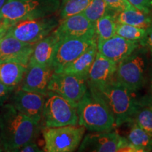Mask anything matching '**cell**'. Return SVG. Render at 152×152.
Listing matches in <instances>:
<instances>
[{"label": "cell", "mask_w": 152, "mask_h": 152, "mask_svg": "<svg viewBox=\"0 0 152 152\" xmlns=\"http://www.w3.org/2000/svg\"><path fill=\"white\" fill-rule=\"evenodd\" d=\"M92 0H63L60 4V20L73 15L80 14Z\"/></svg>", "instance_id": "25"}, {"label": "cell", "mask_w": 152, "mask_h": 152, "mask_svg": "<svg viewBox=\"0 0 152 152\" xmlns=\"http://www.w3.org/2000/svg\"><path fill=\"white\" fill-rule=\"evenodd\" d=\"M97 52V42L92 45L81 55L66 66L61 73L73 74L87 79V75Z\"/></svg>", "instance_id": "19"}, {"label": "cell", "mask_w": 152, "mask_h": 152, "mask_svg": "<svg viewBox=\"0 0 152 152\" xmlns=\"http://www.w3.org/2000/svg\"><path fill=\"white\" fill-rule=\"evenodd\" d=\"M147 29L135 27L127 24L118 23L116 27V34L125 39L132 41L140 42L145 35Z\"/></svg>", "instance_id": "27"}, {"label": "cell", "mask_w": 152, "mask_h": 152, "mask_svg": "<svg viewBox=\"0 0 152 152\" xmlns=\"http://www.w3.org/2000/svg\"><path fill=\"white\" fill-rule=\"evenodd\" d=\"M0 151H2V149H1V140H0Z\"/></svg>", "instance_id": "36"}, {"label": "cell", "mask_w": 152, "mask_h": 152, "mask_svg": "<svg viewBox=\"0 0 152 152\" xmlns=\"http://www.w3.org/2000/svg\"><path fill=\"white\" fill-rule=\"evenodd\" d=\"M133 121L152 135V104L145 97L139 99Z\"/></svg>", "instance_id": "23"}, {"label": "cell", "mask_w": 152, "mask_h": 152, "mask_svg": "<svg viewBox=\"0 0 152 152\" xmlns=\"http://www.w3.org/2000/svg\"><path fill=\"white\" fill-rule=\"evenodd\" d=\"M140 46L149 49L152 48V23L151 26L147 29L145 35L142 39L139 42Z\"/></svg>", "instance_id": "32"}, {"label": "cell", "mask_w": 152, "mask_h": 152, "mask_svg": "<svg viewBox=\"0 0 152 152\" xmlns=\"http://www.w3.org/2000/svg\"><path fill=\"white\" fill-rule=\"evenodd\" d=\"M109 11H111L104 0H92L82 14L94 24L98 19L108 14Z\"/></svg>", "instance_id": "26"}, {"label": "cell", "mask_w": 152, "mask_h": 152, "mask_svg": "<svg viewBox=\"0 0 152 152\" xmlns=\"http://www.w3.org/2000/svg\"><path fill=\"white\" fill-rule=\"evenodd\" d=\"M139 47V42L129 40L117 34L109 39L97 41L98 52L117 64L130 55Z\"/></svg>", "instance_id": "15"}, {"label": "cell", "mask_w": 152, "mask_h": 152, "mask_svg": "<svg viewBox=\"0 0 152 152\" xmlns=\"http://www.w3.org/2000/svg\"><path fill=\"white\" fill-rule=\"evenodd\" d=\"M78 125L90 132H103L115 128V118L109 107L97 93L90 88L77 102Z\"/></svg>", "instance_id": "2"}, {"label": "cell", "mask_w": 152, "mask_h": 152, "mask_svg": "<svg viewBox=\"0 0 152 152\" xmlns=\"http://www.w3.org/2000/svg\"><path fill=\"white\" fill-rule=\"evenodd\" d=\"M128 140L132 145L137 148L140 152L152 151V135L140 128L134 121H132Z\"/></svg>", "instance_id": "22"}, {"label": "cell", "mask_w": 152, "mask_h": 152, "mask_svg": "<svg viewBox=\"0 0 152 152\" xmlns=\"http://www.w3.org/2000/svg\"><path fill=\"white\" fill-rule=\"evenodd\" d=\"M77 105L56 93L48 91L45 96L42 120L44 128L78 125Z\"/></svg>", "instance_id": "6"}, {"label": "cell", "mask_w": 152, "mask_h": 152, "mask_svg": "<svg viewBox=\"0 0 152 152\" xmlns=\"http://www.w3.org/2000/svg\"><path fill=\"white\" fill-rule=\"evenodd\" d=\"M117 21L114 14L108 13L94 23L95 35L97 41L109 39L116 34Z\"/></svg>", "instance_id": "24"}, {"label": "cell", "mask_w": 152, "mask_h": 152, "mask_svg": "<svg viewBox=\"0 0 152 152\" xmlns=\"http://www.w3.org/2000/svg\"><path fill=\"white\" fill-rule=\"evenodd\" d=\"M0 20H1V19H0ZM10 27V24L7 23L1 20V21H0V41H1V39L4 37V36L7 33L8 30Z\"/></svg>", "instance_id": "34"}, {"label": "cell", "mask_w": 152, "mask_h": 152, "mask_svg": "<svg viewBox=\"0 0 152 152\" xmlns=\"http://www.w3.org/2000/svg\"><path fill=\"white\" fill-rule=\"evenodd\" d=\"M39 123L15 109L11 103L0 108V140L2 151L16 152L28 142L34 141Z\"/></svg>", "instance_id": "1"}, {"label": "cell", "mask_w": 152, "mask_h": 152, "mask_svg": "<svg viewBox=\"0 0 152 152\" xmlns=\"http://www.w3.org/2000/svg\"><path fill=\"white\" fill-rule=\"evenodd\" d=\"M85 128L80 125L45 128L42 135L46 152H73L78 149L84 137Z\"/></svg>", "instance_id": "7"}, {"label": "cell", "mask_w": 152, "mask_h": 152, "mask_svg": "<svg viewBox=\"0 0 152 152\" xmlns=\"http://www.w3.org/2000/svg\"><path fill=\"white\" fill-rule=\"evenodd\" d=\"M148 87V94L144 97L147 99L152 104V54H151V57L149 58L147 72V80H146V84Z\"/></svg>", "instance_id": "30"}, {"label": "cell", "mask_w": 152, "mask_h": 152, "mask_svg": "<svg viewBox=\"0 0 152 152\" xmlns=\"http://www.w3.org/2000/svg\"><path fill=\"white\" fill-rule=\"evenodd\" d=\"M16 151L19 152H42L44 150H42L37 146V144L34 141H31L25 144L20 148L16 150Z\"/></svg>", "instance_id": "33"}, {"label": "cell", "mask_w": 152, "mask_h": 152, "mask_svg": "<svg viewBox=\"0 0 152 152\" xmlns=\"http://www.w3.org/2000/svg\"><path fill=\"white\" fill-rule=\"evenodd\" d=\"M59 39V36L54 30L41 40L35 43L28 64L52 66Z\"/></svg>", "instance_id": "18"}, {"label": "cell", "mask_w": 152, "mask_h": 152, "mask_svg": "<svg viewBox=\"0 0 152 152\" xmlns=\"http://www.w3.org/2000/svg\"><path fill=\"white\" fill-rule=\"evenodd\" d=\"M14 89H16V87H8L0 83V107L9 99Z\"/></svg>", "instance_id": "31"}, {"label": "cell", "mask_w": 152, "mask_h": 152, "mask_svg": "<svg viewBox=\"0 0 152 152\" xmlns=\"http://www.w3.org/2000/svg\"><path fill=\"white\" fill-rule=\"evenodd\" d=\"M59 0H7L0 19L11 26L20 20L52 16L59 9Z\"/></svg>", "instance_id": "4"}, {"label": "cell", "mask_w": 152, "mask_h": 152, "mask_svg": "<svg viewBox=\"0 0 152 152\" xmlns=\"http://www.w3.org/2000/svg\"><path fill=\"white\" fill-rule=\"evenodd\" d=\"M114 16L117 23H119L130 25L145 29H147L152 23L150 14L139 10L133 6L128 9L114 13Z\"/></svg>", "instance_id": "20"}, {"label": "cell", "mask_w": 152, "mask_h": 152, "mask_svg": "<svg viewBox=\"0 0 152 152\" xmlns=\"http://www.w3.org/2000/svg\"><path fill=\"white\" fill-rule=\"evenodd\" d=\"M150 16H151V18H152V10L151 11V12H150Z\"/></svg>", "instance_id": "38"}, {"label": "cell", "mask_w": 152, "mask_h": 152, "mask_svg": "<svg viewBox=\"0 0 152 152\" xmlns=\"http://www.w3.org/2000/svg\"><path fill=\"white\" fill-rule=\"evenodd\" d=\"M59 38L64 37H95L94 24L82 13L69 16L60 20L55 29Z\"/></svg>", "instance_id": "14"}, {"label": "cell", "mask_w": 152, "mask_h": 152, "mask_svg": "<svg viewBox=\"0 0 152 152\" xmlns=\"http://www.w3.org/2000/svg\"><path fill=\"white\" fill-rule=\"evenodd\" d=\"M7 0H0V11L2 9V7H4V5L5 4V3L7 2Z\"/></svg>", "instance_id": "35"}, {"label": "cell", "mask_w": 152, "mask_h": 152, "mask_svg": "<svg viewBox=\"0 0 152 152\" xmlns=\"http://www.w3.org/2000/svg\"><path fill=\"white\" fill-rule=\"evenodd\" d=\"M128 1L139 10L150 14L152 10V0H128Z\"/></svg>", "instance_id": "29"}, {"label": "cell", "mask_w": 152, "mask_h": 152, "mask_svg": "<svg viewBox=\"0 0 152 152\" xmlns=\"http://www.w3.org/2000/svg\"><path fill=\"white\" fill-rule=\"evenodd\" d=\"M0 21H1V20H0Z\"/></svg>", "instance_id": "39"}, {"label": "cell", "mask_w": 152, "mask_h": 152, "mask_svg": "<svg viewBox=\"0 0 152 152\" xmlns=\"http://www.w3.org/2000/svg\"><path fill=\"white\" fill-rule=\"evenodd\" d=\"M11 104L17 111L38 123L41 122L45 95L18 87L11 94Z\"/></svg>", "instance_id": "12"}, {"label": "cell", "mask_w": 152, "mask_h": 152, "mask_svg": "<svg viewBox=\"0 0 152 152\" xmlns=\"http://www.w3.org/2000/svg\"><path fill=\"white\" fill-rule=\"evenodd\" d=\"M27 66L13 62L0 63V83L16 87L21 83Z\"/></svg>", "instance_id": "21"}, {"label": "cell", "mask_w": 152, "mask_h": 152, "mask_svg": "<svg viewBox=\"0 0 152 152\" xmlns=\"http://www.w3.org/2000/svg\"><path fill=\"white\" fill-rule=\"evenodd\" d=\"M148 51H149V52L151 53V54H152V48L149 49H148Z\"/></svg>", "instance_id": "37"}, {"label": "cell", "mask_w": 152, "mask_h": 152, "mask_svg": "<svg viewBox=\"0 0 152 152\" xmlns=\"http://www.w3.org/2000/svg\"><path fill=\"white\" fill-rule=\"evenodd\" d=\"M59 22L54 16L20 20L11 25L7 34L23 42L35 44L54 31Z\"/></svg>", "instance_id": "9"}, {"label": "cell", "mask_w": 152, "mask_h": 152, "mask_svg": "<svg viewBox=\"0 0 152 152\" xmlns=\"http://www.w3.org/2000/svg\"><path fill=\"white\" fill-rule=\"evenodd\" d=\"M86 134L78 147V151L140 152L127 138L112 130L91 132Z\"/></svg>", "instance_id": "8"}, {"label": "cell", "mask_w": 152, "mask_h": 152, "mask_svg": "<svg viewBox=\"0 0 152 152\" xmlns=\"http://www.w3.org/2000/svg\"><path fill=\"white\" fill-rule=\"evenodd\" d=\"M111 12L116 13L132 7L128 0H104Z\"/></svg>", "instance_id": "28"}, {"label": "cell", "mask_w": 152, "mask_h": 152, "mask_svg": "<svg viewBox=\"0 0 152 152\" xmlns=\"http://www.w3.org/2000/svg\"><path fill=\"white\" fill-rule=\"evenodd\" d=\"M53 73L54 70L52 66L28 64L20 87L24 90L46 96L49 91V80Z\"/></svg>", "instance_id": "16"}, {"label": "cell", "mask_w": 152, "mask_h": 152, "mask_svg": "<svg viewBox=\"0 0 152 152\" xmlns=\"http://www.w3.org/2000/svg\"><path fill=\"white\" fill-rule=\"evenodd\" d=\"M117 64L97 51L87 77V87L96 88L109 83L114 78Z\"/></svg>", "instance_id": "17"}, {"label": "cell", "mask_w": 152, "mask_h": 152, "mask_svg": "<svg viewBox=\"0 0 152 152\" xmlns=\"http://www.w3.org/2000/svg\"><path fill=\"white\" fill-rule=\"evenodd\" d=\"M96 42H97L96 37L61 38L57 45L52 64L54 73H61L68 64Z\"/></svg>", "instance_id": "10"}, {"label": "cell", "mask_w": 152, "mask_h": 152, "mask_svg": "<svg viewBox=\"0 0 152 152\" xmlns=\"http://www.w3.org/2000/svg\"><path fill=\"white\" fill-rule=\"evenodd\" d=\"M88 88L87 79L81 76L64 73H53L48 90L77 104Z\"/></svg>", "instance_id": "11"}, {"label": "cell", "mask_w": 152, "mask_h": 152, "mask_svg": "<svg viewBox=\"0 0 152 152\" xmlns=\"http://www.w3.org/2000/svg\"><path fill=\"white\" fill-rule=\"evenodd\" d=\"M34 45L6 34L0 41V63L13 62L28 66Z\"/></svg>", "instance_id": "13"}, {"label": "cell", "mask_w": 152, "mask_h": 152, "mask_svg": "<svg viewBox=\"0 0 152 152\" xmlns=\"http://www.w3.org/2000/svg\"><path fill=\"white\" fill-rule=\"evenodd\" d=\"M148 49L139 47L117 64L114 80L132 92L145 86L149 58Z\"/></svg>", "instance_id": "5"}, {"label": "cell", "mask_w": 152, "mask_h": 152, "mask_svg": "<svg viewBox=\"0 0 152 152\" xmlns=\"http://www.w3.org/2000/svg\"><path fill=\"white\" fill-rule=\"evenodd\" d=\"M88 88L97 93L109 106L115 118V127L132 122L139 101L134 96L135 92L118 83L114 78L102 86Z\"/></svg>", "instance_id": "3"}]
</instances>
